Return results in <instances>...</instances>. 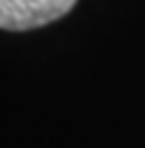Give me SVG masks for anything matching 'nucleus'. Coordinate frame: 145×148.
I'll list each match as a JSON object with an SVG mask.
<instances>
[{"label":"nucleus","instance_id":"1","mask_svg":"<svg viewBox=\"0 0 145 148\" xmlns=\"http://www.w3.org/2000/svg\"><path fill=\"white\" fill-rule=\"evenodd\" d=\"M76 0H0V28L2 30H32L62 18Z\"/></svg>","mask_w":145,"mask_h":148}]
</instances>
